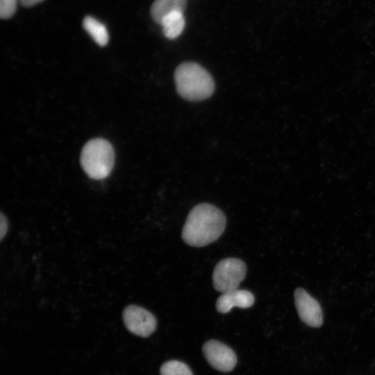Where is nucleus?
Segmentation results:
<instances>
[{"label": "nucleus", "mask_w": 375, "mask_h": 375, "mask_svg": "<svg viewBox=\"0 0 375 375\" xmlns=\"http://www.w3.org/2000/svg\"><path fill=\"white\" fill-rule=\"evenodd\" d=\"M161 375H193L189 367L179 360H169L160 367Z\"/></svg>", "instance_id": "12"}, {"label": "nucleus", "mask_w": 375, "mask_h": 375, "mask_svg": "<svg viewBox=\"0 0 375 375\" xmlns=\"http://www.w3.org/2000/svg\"><path fill=\"white\" fill-rule=\"evenodd\" d=\"M178 93L189 101H201L209 97L215 90L210 74L194 62L181 64L174 74Z\"/></svg>", "instance_id": "2"}, {"label": "nucleus", "mask_w": 375, "mask_h": 375, "mask_svg": "<svg viewBox=\"0 0 375 375\" xmlns=\"http://www.w3.org/2000/svg\"><path fill=\"white\" fill-rule=\"evenodd\" d=\"M226 227V217L218 208L200 203L189 212L182 231L184 242L192 247H203L218 239Z\"/></svg>", "instance_id": "1"}, {"label": "nucleus", "mask_w": 375, "mask_h": 375, "mask_svg": "<svg viewBox=\"0 0 375 375\" xmlns=\"http://www.w3.org/2000/svg\"><path fill=\"white\" fill-rule=\"evenodd\" d=\"M43 0H20L21 4L24 7H30L36 5Z\"/></svg>", "instance_id": "15"}, {"label": "nucleus", "mask_w": 375, "mask_h": 375, "mask_svg": "<svg viewBox=\"0 0 375 375\" xmlns=\"http://www.w3.org/2000/svg\"><path fill=\"white\" fill-rule=\"evenodd\" d=\"M123 319L126 328L141 337L150 335L156 328V319L153 315L138 306L126 307L123 311Z\"/></svg>", "instance_id": "5"}, {"label": "nucleus", "mask_w": 375, "mask_h": 375, "mask_svg": "<svg viewBox=\"0 0 375 375\" xmlns=\"http://www.w3.org/2000/svg\"><path fill=\"white\" fill-rule=\"evenodd\" d=\"M17 0H0V17L9 19L15 12Z\"/></svg>", "instance_id": "13"}, {"label": "nucleus", "mask_w": 375, "mask_h": 375, "mask_svg": "<svg viewBox=\"0 0 375 375\" xmlns=\"http://www.w3.org/2000/svg\"><path fill=\"white\" fill-rule=\"evenodd\" d=\"M253 303L254 296L251 292L237 289L222 293L217 300L216 308L221 313H227L233 307L248 308Z\"/></svg>", "instance_id": "8"}, {"label": "nucleus", "mask_w": 375, "mask_h": 375, "mask_svg": "<svg viewBox=\"0 0 375 375\" xmlns=\"http://www.w3.org/2000/svg\"><path fill=\"white\" fill-rule=\"evenodd\" d=\"M294 297L300 319L309 326H321L323 323V314L319 302L300 288L295 290Z\"/></svg>", "instance_id": "7"}, {"label": "nucleus", "mask_w": 375, "mask_h": 375, "mask_svg": "<svg viewBox=\"0 0 375 375\" xmlns=\"http://www.w3.org/2000/svg\"><path fill=\"white\" fill-rule=\"evenodd\" d=\"M202 350L208 363L220 372H231L237 363L235 352L229 347L217 340L206 342Z\"/></svg>", "instance_id": "6"}, {"label": "nucleus", "mask_w": 375, "mask_h": 375, "mask_svg": "<svg viewBox=\"0 0 375 375\" xmlns=\"http://www.w3.org/2000/svg\"><path fill=\"white\" fill-rule=\"evenodd\" d=\"M185 17L182 12L175 11L165 16L161 21L165 36L170 40L178 38L185 27Z\"/></svg>", "instance_id": "10"}, {"label": "nucleus", "mask_w": 375, "mask_h": 375, "mask_svg": "<svg viewBox=\"0 0 375 375\" xmlns=\"http://www.w3.org/2000/svg\"><path fill=\"white\" fill-rule=\"evenodd\" d=\"M187 0H156L151 8L153 19L160 24L162 19L167 15L179 11L183 12Z\"/></svg>", "instance_id": "9"}, {"label": "nucleus", "mask_w": 375, "mask_h": 375, "mask_svg": "<svg viewBox=\"0 0 375 375\" xmlns=\"http://www.w3.org/2000/svg\"><path fill=\"white\" fill-rule=\"evenodd\" d=\"M8 222L6 216L3 212L0 214V239L2 240L7 233Z\"/></svg>", "instance_id": "14"}, {"label": "nucleus", "mask_w": 375, "mask_h": 375, "mask_svg": "<svg viewBox=\"0 0 375 375\" xmlns=\"http://www.w3.org/2000/svg\"><path fill=\"white\" fill-rule=\"evenodd\" d=\"M81 165L85 174L92 179L106 178L115 163V151L107 140L96 138L88 142L81 154Z\"/></svg>", "instance_id": "3"}, {"label": "nucleus", "mask_w": 375, "mask_h": 375, "mask_svg": "<svg viewBox=\"0 0 375 375\" xmlns=\"http://www.w3.org/2000/svg\"><path fill=\"white\" fill-rule=\"evenodd\" d=\"M247 267L240 259L227 258L220 260L215 267L212 273V283L215 289L225 293L238 289L245 278Z\"/></svg>", "instance_id": "4"}, {"label": "nucleus", "mask_w": 375, "mask_h": 375, "mask_svg": "<svg viewBox=\"0 0 375 375\" xmlns=\"http://www.w3.org/2000/svg\"><path fill=\"white\" fill-rule=\"evenodd\" d=\"M83 26L99 46L107 44L109 35L106 27L102 23L91 16H86L83 19Z\"/></svg>", "instance_id": "11"}]
</instances>
